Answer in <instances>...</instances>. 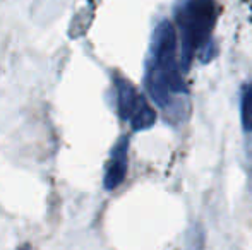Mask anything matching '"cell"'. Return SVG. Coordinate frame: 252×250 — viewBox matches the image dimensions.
Listing matches in <instances>:
<instances>
[{
    "mask_svg": "<svg viewBox=\"0 0 252 250\" xmlns=\"http://www.w3.org/2000/svg\"><path fill=\"white\" fill-rule=\"evenodd\" d=\"M251 175H252V167H251ZM251 185H252V180H251Z\"/></svg>",
    "mask_w": 252,
    "mask_h": 250,
    "instance_id": "cell-8",
    "label": "cell"
},
{
    "mask_svg": "<svg viewBox=\"0 0 252 250\" xmlns=\"http://www.w3.org/2000/svg\"><path fill=\"white\" fill-rule=\"evenodd\" d=\"M179 38L170 21H163L153 33L146 65V87L151 100L163 110L172 108L186 94Z\"/></svg>",
    "mask_w": 252,
    "mask_h": 250,
    "instance_id": "cell-1",
    "label": "cell"
},
{
    "mask_svg": "<svg viewBox=\"0 0 252 250\" xmlns=\"http://www.w3.org/2000/svg\"><path fill=\"white\" fill-rule=\"evenodd\" d=\"M190 238H192L194 242H190L189 244V249L190 250H202V240H204V235H202L201 230H197L196 233V226H194V231H190Z\"/></svg>",
    "mask_w": 252,
    "mask_h": 250,
    "instance_id": "cell-6",
    "label": "cell"
},
{
    "mask_svg": "<svg viewBox=\"0 0 252 250\" xmlns=\"http://www.w3.org/2000/svg\"><path fill=\"white\" fill-rule=\"evenodd\" d=\"M240 118L246 132H252V83L246 84L240 100Z\"/></svg>",
    "mask_w": 252,
    "mask_h": 250,
    "instance_id": "cell-5",
    "label": "cell"
},
{
    "mask_svg": "<svg viewBox=\"0 0 252 250\" xmlns=\"http://www.w3.org/2000/svg\"><path fill=\"white\" fill-rule=\"evenodd\" d=\"M17 250H33V249H31L30 244H24V245H21V247L17 249Z\"/></svg>",
    "mask_w": 252,
    "mask_h": 250,
    "instance_id": "cell-7",
    "label": "cell"
},
{
    "mask_svg": "<svg viewBox=\"0 0 252 250\" xmlns=\"http://www.w3.org/2000/svg\"><path fill=\"white\" fill-rule=\"evenodd\" d=\"M127 151H129V139L120 137L113 146L110 158L105 165V175H103V187L108 192L115 190L127 175Z\"/></svg>",
    "mask_w": 252,
    "mask_h": 250,
    "instance_id": "cell-4",
    "label": "cell"
},
{
    "mask_svg": "<svg viewBox=\"0 0 252 250\" xmlns=\"http://www.w3.org/2000/svg\"><path fill=\"white\" fill-rule=\"evenodd\" d=\"M179 52L184 70H189L196 54L204 50L213 36L216 7L213 0H180L175 10Z\"/></svg>",
    "mask_w": 252,
    "mask_h": 250,
    "instance_id": "cell-2",
    "label": "cell"
},
{
    "mask_svg": "<svg viewBox=\"0 0 252 250\" xmlns=\"http://www.w3.org/2000/svg\"><path fill=\"white\" fill-rule=\"evenodd\" d=\"M115 100L119 117L129 122L134 130H146L156 122V111L150 101L122 76H115Z\"/></svg>",
    "mask_w": 252,
    "mask_h": 250,
    "instance_id": "cell-3",
    "label": "cell"
}]
</instances>
